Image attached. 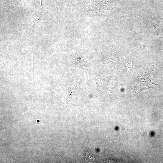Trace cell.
Returning <instances> with one entry per match:
<instances>
[{
  "mask_svg": "<svg viewBox=\"0 0 163 163\" xmlns=\"http://www.w3.org/2000/svg\"><path fill=\"white\" fill-rule=\"evenodd\" d=\"M159 85L152 82L149 73L147 72L139 75L133 86V90L136 93H140L150 89H157Z\"/></svg>",
  "mask_w": 163,
  "mask_h": 163,
  "instance_id": "cell-1",
  "label": "cell"
}]
</instances>
